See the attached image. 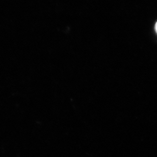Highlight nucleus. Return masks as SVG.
I'll use <instances>...</instances> for the list:
<instances>
[{"mask_svg": "<svg viewBox=\"0 0 157 157\" xmlns=\"http://www.w3.org/2000/svg\"><path fill=\"white\" fill-rule=\"evenodd\" d=\"M155 31H156V32L157 33V22L156 23L155 26Z\"/></svg>", "mask_w": 157, "mask_h": 157, "instance_id": "f257e3e1", "label": "nucleus"}]
</instances>
